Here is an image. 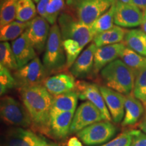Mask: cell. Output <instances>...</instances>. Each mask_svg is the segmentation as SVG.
<instances>
[{"instance_id": "6da1fadb", "label": "cell", "mask_w": 146, "mask_h": 146, "mask_svg": "<svg viewBox=\"0 0 146 146\" xmlns=\"http://www.w3.org/2000/svg\"><path fill=\"white\" fill-rule=\"evenodd\" d=\"M21 98L30 114L32 129L50 135V123L53 96L43 85L19 89Z\"/></svg>"}, {"instance_id": "7a4b0ae2", "label": "cell", "mask_w": 146, "mask_h": 146, "mask_svg": "<svg viewBox=\"0 0 146 146\" xmlns=\"http://www.w3.org/2000/svg\"><path fill=\"white\" fill-rule=\"evenodd\" d=\"M106 87L123 95L133 91L136 75L121 60L112 62L100 71Z\"/></svg>"}, {"instance_id": "3957f363", "label": "cell", "mask_w": 146, "mask_h": 146, "mask_svg": "<svg viewBox=\"0 0 146 146\" xmlns=\"http://www.w3.org/2000/svg\"><path fill=\"white\" fill-rule=\"evenodd\" d=\"M43 64L47 74H56L66 70V57L59 26L52 25L43 57Z\"/></svg>"}, {"instance_id": "277c9868", "label": "cell", "mask_w": 146, "mask_h": 146, "mask_svg": "<svg viewBox=\"0 0 146 146\" xmlns=\"http://www.w3.org/2000/svg\"><path fill=\"white\" fill-rule=\"evenodd\" d=\"M58 25L63 40H74L83 48L96 36L90 25L80 21L66 10L60 13Z\"/></svg>"}, {"instance_id": "5b68a950", "label": "cell", "mask_w": 146, "mask_h": 146, "mask_svg": "<svg viewBox=\"0 0 146 146\" xmlns=\"http://www.w3.org/2000/svg\"><path fill=\"white\" fill-rule=\"evenodd\" d=\"M115 2L116 0H66V10L90 25Z\"/></svg>"}, {"instance_id": "8992f818", "label": "cell", "mask_w": 146, "mask_h": 146, "mask_svg": "<svg viewBox=\"0 0 146 146\" xmlns=\"http://www.w3.org/2000/svg\"><path fill=\"white\" fill-rule=\"evenodd\" d=\"M1 119L6 125L16 127L32 128V120L25 105L12 97L5 96L1 99Z\"/></svg>"}, {"instance_id": "52a82bcc", "label": "cell", "mask_w": 146, "mask_h": 146, "mask_svg": "<svg viewBox=\"0 0 146 146\" xmlns=\"http://www.w3.org/2000/svg\"><path fill=\"white\" fill-rule=\"evenodd\" d=\"M16 87L18 89L43 85L48 74L44 66L36 57L24 66L14 71Z\"/></svg>"}, {"instance_id": "ba28073f", "label": "cell", "mask_w": 146, "mask_h": 146, "mask_svg": "<svg viewBox=\"0 0 146 146\" xmlns=\"http://www.w3.org/2000/svg\"><path fill=\"white\" fill-rule=\"evenodd\" d=\"M117 133V128L110 121L104 120L85 127L76 135L81 141L88 146H96L108 143Z\"/></svg>"}, {"instance_id": "9c48e42d", "label": "cell", "mask_w": 146, "mask_h": 146, "mask_svg": "<svg viewBox=\"0 0 146 146\" xmlns=\"http://www.w3.org/2000/svg\"><path fill=\"white\" fill-rule=\"evenodd\" d=\"M102 120H104V118L99 109L90 102H83L74 113L70 133H77L85 127Z\"/></svg>"}, {"instance_id": "30bf717a", "label": "cell", "mask_w": 146, "mask_h": 146, "mask_svg": "<svg viewBox=\"0 0 146 146\" xmlns=\"http://www.w3.org/2000/svg\"><path fill=\"white\" fill-rule=\"evenodd\" d=\"M50 23L44 18L35 16L29 21V26L25 31L27 37L37 53L45 50L50 31Z\"/></svg>"}, {"instance_id": "8fae6325", "label": "cell", "mask_w": 146, "mask_h": 146, "mask_svg": "<svg viewBox=\"0 0 146 146\" xmlns=\"http://www.w3.org/2000/svg\"><path fill=\"white\" fill-rule=\"evenodd\" d=\"M75 91L78 93L80 99L90 102L99 109L103 115L104 120H112L111 115L100 91V86L95 83L77 81L76 82Z\"/></svg>"}, {"instance_id": "7c38bea8", "label": "cell", "mask_w": 146, "mask_h": 146, "mask_svg": "<svg viewBox=\"0 0 146 146\" xmlns=\"http://www.w3.org/2000/svg\"><path fill=\"white\" fill-rule=\"evenodd\" d=\"M143 18V12L135 4L125 3L116 0L114 22L123 28H132L140 26Z\"/></svg>"}, {"instance_id": "4fadbf2b", "label": "cell", "mask_w": 146, "mask_h": 146, "mask_svg": "<svg viewBox=\"0 0 146 146\" xmlns=\"http://www.w3.org/2000/svg\"><path fill=\"white\" fill-rule=\"evenodd\" d=\"M100 89L112 120L115 123H120L125 116V96L106 86H100Z\"/></svg>"}, {"instance_id": "5bb4252c", "label": "cell", "mask_w": 146, "mask_h": 146, "mask_svg": "<svg viewBox=\"0 0 146 146\" xmlns=\"http://www.w3.org/2000/svg\"><path fill=\"white\" fill-rule=\"evenodd\" d=\"M96 49V44L92 43L81 53L70 67L71 74L78 78H87L93 74Z\"/></svg>"}, {"instance_id": "9a60e30c", "label": "cell", "mask_w": 146, "mask_h": 146, "mask_svg": "<svg viewBox=\"0 0 146 146\" xmlns=\"http://www.w3.org/2000/svg\"><path fill=\"white\" fill-rule=\"evenodd\" d=\"M126 47L123 42L97 47L94 56V66L93 74H97L106 66L120 57Z\"/></svg>"}, {"instance_id": "2e32d148", "label": "cell", "mask_w": 146, "mask_h": 146, "mask_svg": "<svg viewBox=\"0 0 146 146\" xmlns=\"http://www.w3.org/2000/svg\"><path fill=\"white\" fill-rule=\"evenodd\" d=\"M74 76L68 73L60 72L52 76H47L43 85L53 97L75 91Z\"/></svg>"}, {"instance_id": "e0dca14e", "label": "cell", "mask_w": 146, "mask_h": 146, "mask_svg": "<svg viewBox=\"0 0 146 146\" xmlns=\"http://www.w3.org/2000/svg\"><path fill=\"white\" fill-rule=\"evenodd\" d=\"M39 135L22 127H12L5 133L3 146H38Z\"/></svg>"}, {"instance_id": "ac0fdd59", "label": "cell", "mask_w": 146, "mask_h": 146, "mask_svg": "<svg viewBox=\"0 0 146 146\" xmlns=\"http://www.w3.org/2000/svg\"><path fill=\"white\" fill-rule=\"evenodd\" d=\"M74 112H64L51 114L50 136L58 140L64 139L70 133Z\"/></svg>"}, {"instance_id": "d6986e66", "label": "cell", "mask_w": 146, "mask_h": 146, "mask_svg": "<svg viewBox=\"0 0 146 146\" xmlns=\"http://www.w3.org/2000/svg\"><path fill=\"white\" fill-rule=\"evenodd\" d=\"M11 46L17 62L18 68L24 66L36 57V51L27 39L25 33L12 41Z\"/></svg>"}, {"instance_id": "ffe728a7", "label": "cell", "mask_w": 146, "mask_h": 146, "mask_svg": "<svg viewBox=\"0 0 146 146\" xmlns=\"http://www.w3.org/2000/svg\"><path fill=\"white\" fill-rule=\"evenodd\" d=\"M125 96V116L121 123L122 127L133 126L138 123L144 112L143 104L135 98L133 93Z\"/></svg>"}, {"instance_id": "44dd1931", "label": "cell", "mask_w": 146, "mask_h": 146, "mask_svg": "<svg viewBox=\"0 0 146 146\" xmlns=\"http://www.w3.org/2000/svg\"><path fill=\"white\" fill-rule=\"evenodd\" d=\"M78 94L76 91H70L53 97L51 114L74 112L77 106Z\"/></svg>"}, {"instance_id": "7402d4cb", "label": "cell", "mask_w": 146, "mask_h": 146, "mask_svg": "<svg viewBox=\"0 0 146 146\" xmlns=\"http://www.w3.org/2000/svg\"><path fill=\"white\" fill-rule=\"evenodd\" d=\"M127 31L123 27L114 25L112 29L97 35L93 41L97 47L122 43Z\"/></svg>"}, {"instance_id": "603a6c76", "label": "cell", "mask_w": 146, "mask_h": 146, "mask_svg": "<svg viewBox=\"0 0 146 146\" xmlns=\"http://www.w3.org/2000/svg\"><path fill=\"white\" fill-rule=\"evenodd\" d=\"M123 43L127 47L146 57V34L141 29L128 31Z\"/></svg>"}, {"instance_id": "cb8c5ba5", "label": "cell", "mask_w": 146, "mask_h": 146, "mask_svg": "<svg viewBox=\"0 0 146 146\" xmlns=\"http://www.w3.org/2000/svg\"><path fill=\"white\" fill-rule=\"evenodd\" d=\"M29 22L24 23L18 21L12 23L1 27L0 30L1 41H14L25 32L29 26Z\"/></svg>"}, {"instance_id": "d4e9b609", "label": "cell", "mask_w": 146, "mask_h": 146, "mask_svg": "<svg viewBox=\"0 0 146 146\" xmlns=\"http://www.w3.org/2000/svg\"><path fill=\"white\" fill-rule=\"evenodd\" d=\"M120 58L135 72V75L146 65V57L127 47L122 52Z\"/></svg>"}, {"instance_id": "484cf974", "label": "cell", "mask_w": 146, "mask_h": 146, "mask_svg": "<svg viewBox=\"0 0 146 146\" xmlns=\"http://www.w3.org/2000/svg\"><path fill=\"white\" fill-rule=\"evenodd\" d=\"M115 8H116V2L106 12L100 16L99 18H97L94 23L90 25L96 36L102 32L112 29L114 26V18Z\"/></svg>"}, {"instance_id": "4316f807", "label": "cell", "mask_w": 146, "mask_h": 146, "mask_svg": "<svg viewBox=\"0 0 146 146\" xmlns=\"http://www.w3.org/2000/svg\"><path fill=\"white\" fill-rule=\"evenodd\" d=\"M34 2L33 0H18L16 6V21L27 23L35 17L37 11Z\"/></svg>"}, {"instance_id": "83f0119b", "label": "cell", "mask_w": 146, "mask_h": 146, "mask_svg": "<svg viewBox=\"0 0 146 146\" xmlns=\"http://www.w3.org/2000/svg\"><path fill=\"white\" fill-rule=\"evenodd\" d=\"M0 65L10 70L18 69L12 46L8 41H1L0 43Z\"/></svg>"}, {"instance_id": "f1b7e54d", "label": "cell", "mask_w": 146, "mask_h": 146, "mask_svg": "<svg viewBox=\"0 0 146 146\" xmlns=\"http://www.w3.org/2000/svg\"><path fill=\"white\" fill-rule=\"evenodd\" d=\"M18 0H1L0 10V27L12 23L16 19V6Z\"/></svg>"}, {"instance_id": "f546056e", "label": "cell", "mask_w": 146, "mask_h": 146, "mask_svg": "<svg viewBox=\"0 0 146 146\" xmlns=\"http://www.w3.org/2000/svg\"><path fill=\"white\" fill-rule=\"evenodd\" d=\"M133 93L146 109V65L136 75Z\"/></svg>"}, {"instance_id": "4dcf8cb0", "label": "cell", "mask_w": 146, "mask_h": 146, "mask_svg": "<svg viewBox=\"0 0 146 146\" xmlns=\"http://www.w3.org/2000/svg\"><path fill=\"white\" fill-rule=\"evenodd\" d=\"M63 46L66 57V68H70L83 48L78 42L70 39L63 40Z\"/></svg>"}, {"instance_id": "1f68e13d", "label": "cell", "mask_w": 146, "mask_h": 146, "mask_svg": "<svg viewBox=\"0 0 146 146\" xmlns=\"http://www.w3.org/2000/svg\"><path fill=\"white\" fill-rule=\"evenodd\" d=\"M65 0H51L46 8L47 21L51 25L56 24L62 10L64 7Z\"/></svg>"}, {"instance_id": "d6a6232c", "label": "cell", "mask_w": 146, "mask_h": 146, "mask_svg": "<svg viewBox=\"0 0 146 146\" xmlns=\"http://www.w3.org/2000/svg\"><path fill=\"white\" fill-rule=\"evenodd\" d=\"M16 86V81L10 70L0 65V94L2 96L9 89Z\"/></svg>"}, {"instance_id": "836d02e7", "label": "cell", "mask_w": 146, "mask_h": 146, "mask_svg": "<svg viewBox=\"0 0 146 146\" xmlns=\"http://www.w3.org/2000/svg\"><path fill=\"white\" fill-rule=\"evenodd\" d=\"M132 141V135L130 131L120 133L116 138L104 144L102 146H130Z\"/></svg>"}, {"instance_id": "e575fe53", "label": "cell", "mask_w": 146, "mask_h": 146, "mask_svg": "<svg viewBox=\"0 0 146 146\" xmlns=\"http://www.w3.org/2000/svg\"><path fill=\"white\" fill-rule=\"evenodd\" d=\"M132 141L130 146H146V133L141 130H131Z\"/></svg>"}, {"instance_id": "d590c367", "label": "cell", "mask_w": 146, "mask_h": 146, "mask_svg": "<svg viewBox=\"0 0 146 146\" xmlns=\"http://www.w3.org/2000/svg\"><path fill=\"white\" fill-rule=\"evenodd\" d=\"M51 0H40L36 5V11L39 15L41 17L46 18V8ZM46 20V19H45Z\"/></svg>"}, {"instance_id": "8d00e7d4", "label": "cell", "mask_w": 146, "mask_h": 146, "mask_svg": "<svg viewBox=\"0 0 146 146\" xmlns=\"http://www.w3.org/2000/svg\"><path fill=\"white\" fill-rule=\"evenodd\" d=\"M38 146H59L57 143L45 139L44 137L39 135V142Z\"/></svg>"}, {"instance_id": "74e56055", "label": "cell", "mask_w": 146, "mask_h": 146, "mask_svg": "<svg viewBox=\"0 0 146 146\" xmlns=\"http://www.w3.org/2000/svg\"><path fill=\"white\" fill-rule=\"evenodd\" d=\"M66 146H83L82 142L78 139V137H72L69 139Z\"/></svg>"}, {"instance_id": "f35d334b", "label": "cell", "mask_w": 146, "mask_h": 146, "mask_svg": "<svg viewBox=\"0 0 146 146\" xmlns=\"http://www.w3.org/2000/svg\"><path fill=\"white\" fill-rule=\"evenodd\" d=\"M133 3L143 12L146 10V0H132Z\"/></svg>"}, {"instance_id": "ab89813d", "label": "cell", "mask_w": 146, "mask_h": 146, "mask_svg": "<svg viewBox=\"0 0 146 146\" xmlns=\"http://www.w3.org/2000/svg\"><path fill=\"white\" fill-rule=\"evenodd\" d=\"M138 127L141 131H143V133H146V117L145 116V118H144L139 123Z\"/></svg>"}, {"instance_id": "60d3db41", "label": "cell", "mask_w": 146, "mask_h": 146, "mask_svg": "<svg viewBox=\"0 0 146 146\" xmlns=\"http://www.w3.org/2000/svg\"><path fill=\"white\" fill-rule=\"evenodd\" d=\"M141 26V29L146 34V10L143 12V18L142 21Z\"/></svg>"}, {"instance_id": "b9f144b4", "label": "cell", "mask_w": 146, "mask_h": 146, "mask_svg": "<svg viewBox=\"0 0 146 146\" xmlns=\"http://www.w3.org/2000/svg\"><path fill=\"white\" fill-rule=\"evenodd\" d=\"M118 1H122V2L125 3H129V4H134L133 3L132 0H118Z\"/></svg>"}, {"instance_id": "7bdbcfd3", "label": "cell", "mask_w": 146, "mask_h": 146, "mask_svg": "<svg viewBox=\"0 0 146 146\" xmlns=\"http://www.w3.org/2000/svg\"><path fill=\"white\" fill-rule=\"evenodd\" d=\"M33 1H34L35 3H38V2H39V1H40V0H33Z\"/></svg>"}, {"instance_id": "ee69618b", "label": "cell", "mask_w": 146, "mask_h": 146, "mask_svg": "<svg viewBox=\"0 0 146 146\" xmlns=\"http://www.w3.org/2000/svg\"><path fill=\"white\" fill-rule=\"evenodd\" d=\"M145 117H146V109H145Z\"/></svg>"}]
</instances>
